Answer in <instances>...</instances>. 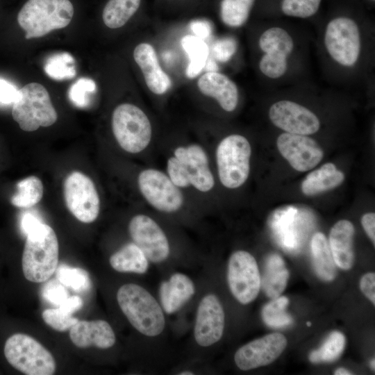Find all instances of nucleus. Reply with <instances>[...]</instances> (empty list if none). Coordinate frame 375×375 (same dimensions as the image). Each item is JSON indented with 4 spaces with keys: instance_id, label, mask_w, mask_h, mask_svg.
<instances>
[{
    "instance_id": "f257e3e1",
    "label": "nucleus",
    "mask_w": 375,
    "mask_h": 375,
    "mask_svg": "<svg viewBox=\"0 0 375 375\" xmlns=\"http://www.w3.org/2000/svg\"><path fill=\"white\" fill-rule=\"evenodd\" d=\"M165 172L181 189L192 187L206 193L215 186L207 152L199 143L176 147L167 160Z\"/></svg>"
},
{
    "instance_id": "f03ea898",
    "label": "nucleus",
    "mask_w": 375,
    "mask_h": 375,
    "mask_svg": "<svg viewBox=\"0 0 375 375\" xmlns=\"http://www.w3.org/2000/svg\"><path fill=\"white\" fill-rule=\"evenodd\" d=\"M76 12L72 0H26L17 14L26 39L42 37L67 26Z\"/></svg>"
},
{
    "instance_id": "7ed1b4c3",
    "label": "nucleus",
    "mask_w": 375,
    "mask_h": 375,
    "mask_svg": "<svg viewBox=\"0 0 375 375\" xmlns=\"http://www.w3.org/2000/svg\"><path fill=\"white\" fill-rule=\"evenodd\" d=\"M58 255L56 233L41 223L26 235L22 260L25 278L33 283L47 281L56 272Z\"/></svg>"
},
{
    "instance_id": "20e7f679",
    "label": "nucleus",
    "mask_w": 375,
    "mask_h": 375,
    "mask_svg": "<svg viewBox=\"0 0 375 375\" xmlns=\"http://www.w3.org/2000/svg\"><path fill=\"white\" fill-rule=\"evenodd\" d=\"M117 300L128 322L140 333L155 337L163 331L162 308L146 289L135 283L124 284L117 291Z\"/></svg>"
},
{
    "instance_id": "39448f33",
    "label": "nucleus",
    "mask_w": 375,
    "mask_h": 375,
    "mask_svg": "<svg viewBox=\"0 0 375 375\" xmlns=\"http://www.w3.org/2000/svg\"><path fill=\"white\" fill-rule=\"evenodd\" d=\"M362 34L358 23L347 16L331 19L323 32V46L328 58L343 69L354 68L362 51Z\"/></svg>"
},
{
    "instance_id": "423d86ee",
    "label": "nucleus",
    "mask_w": 375,
    "mask_h": 375,
    "mask_svg": "<svg viewBox=\"0 0 375 375\" xmlns=\"http://www.w3.org/2000/svg\"><path fill=\"white\" fill-rule=\"evenodd\" d=\"M111 127L114 137L125 151L139 153L150 144L153 129L148 115L138 106L122 103L112 111Z\"/></svg>"
},
{
    "instance_id": "0eeeda50",
    "label": "nucleus",
    "mask_w": 375,
    "mask_h": 375,
    "mask_svg": "<svg viewBox=\"0 0 375 375\" xmlns=\"http://www.w3.org/2000/svg\"><path fill=\"white\" fill-rule=\"evenodd\" d=\"M13 119L25 131H34L40 126L53 125L57 120L55 110L47 89L38 83H30L18 90L13 102Z\"/></svg>"
},
{
    "instance_id": "6e6552de",
    "label": "nucleus",
    "mask_w": 375,
    "mask_h": 375,
    "mask_svg": "<svg viewBox=\"0 0 375 375\" xmlns=\"http://www.w3.org/2000/svg\"><path fill=\"white\" fill-rule=\"evenodd\" d=\"M251 147L246 137L238 133L222 138L216 148L218 178L228 189H236L247 180L250 172Z\"/></svg>"
},
{
    "instance_id": "1a4fd4ad",
    "label": "nucleus",
    "mask_w": 375,
    "mask_h": 375,
    "mask_svg": "<svg viewBox=\"0 0 375 375\" xmlns=\"http://www.w3.org/2000/svg\"><path fill=\"white\" fill-rule=\"evenodd\" d=\"M257 44L262 53L258 61L260 72L271 80L283 78L288 71L290 58L295 49L291 33L281 26H272L260 34Z\"/></svg>"
},
{
    "instance_id": "9d476101",
    "label": "nucleus",
    "mask_w": 375,
    "mask_h": 375,
    "mask_svg": "<svg viewBox=\"0 0 375 375\" xmlns=\"http://www.w3.org/2000/svg\"><path fill=\"white\" fill-rule=\"evenodd\" d=\"M4 355L15 369L27 375H51L56 364L53 355L32 337L16 333L8 338Z\"/></svg>"
},
{
    "instance_id": "9b49d317",
    "label": "nucleus",
    "mask_w": 375,
    "mask_h": 375,
    "mask_svg": "<svg viewBox=\"0 0 375 375\" xmlns=\"http://www.w3.org/2000/svg\"><path fill=\"white\" fill-rule=\"evenodd\" d=\"M138 189L145 201L154 209L164 213L178 211L184 204L181 189L166 172L156 168L142 169L138 176Z\"/></svg>"
},
{
    "instance_id": "f8f14e48",
    "label": "nucleus",
    "mask_w": 375,
    "mask_h": 375,
    "mask_svg": "<svg viewBox=\"0 0 375 375\" xmlns=\"http://www.w3.org/2000/svg\"><path fill=\"white\" fill-rule=\"evenodd\" d=\"M259 269L254 257L238 250L231 254L227 267V281L235 299L246 305L256 299L261 287Z\"/></svg>"
},
{
    "instance_id": "ddd939ff",
    "label": "nucleus",
    "mask_w": 375,
    "mask_h": 375,
    "mask_svg": "<svg viewBox=\"0 0 375 375\" xmlns=\"http://www.w3.org/2000/svg\"><path fill=\"white\" fill-rule=\"evenodd\" d=\"M64 197L70 212L80 222H93L100 210L99 197L93 181L80 172L69 174L64 182Z\"/></svg>"
},
{
    "instance_id": "4468645a",
    "label": "nucleus",
    "mask_w": 375,
    "mask_h": 375,
    "mask_svg": "<svg viewBox=\"0 0 375 375\" xmlns=\"http://www.w3.org/2000/svg\"><path fill=\"white\" fill-rule=\"evenodd\" d=\"M268 116L275 126L293 134L312 135L321 126L319 119L311 110L288 99L272 103L269 108Z\"/></svg>"
},
{
    "instance_id": "2eb2a0df",
    "label": "nucleus",
    "mask_w": 375,
    "mask_h": 375,
    "mask_svg": "<svg viewBox=\"0 0 375 375\" xmlns=\"http://www.w3.org/2000/svg\"><path fill=\"white\" fill-rule=\"evenodd\" d=\"M128 232L133 242L151 262L158 263L168 258L170 247L167 237L151 217L144 214L133 217L128 224Z\"/></svg>"
},
{
    "instance_id": "dca6fc26",
    "label": "nucleus",
    "mask_w": 375,
    "mask_h": 375,
    "mask_svg": "<svg viewBox=\"0 0 375 375\" xmlns=\"http://www.w3.org/2000/svg\"><path fill=\"white\" fill-rule=\"evenodd\" d=\"M133 58L151 94L162 97L171 91L173 80L162 67L156 49L151 42L142 41L138 43L133 49Z\"/></svg>"
},
{
    "instance_id": "f3484780",
    "label": "nucleus",
    "mask_w": 375,
    "mask_h": 375,
    "mask_svg": "<svg viewBox=\"0 0 375 375\" xmlns=\"http://www.w3.org/2000/svg\"><path fill=\"white\" fill-rule=\"evenodd\" d=\"M276 146L281 156L299 172L313 169L324 157L321 147L308 135L284 132L277 138Z\"/></svg>"
},
{
    "instance_id": "a211bd4d",
    "label": "nucleus",
    "mask_w": 375,
    "mask_h": 375,
    "mask_svg": "<svg viewBox=\"0 0 375 375\" xmlns=\"http://www.w3.org/2000/svg\"><path fill=\"white\" fill-rule=\"evenodd\" d=\"M287 344L280 333L266 335L239 348L234 356L235 365L243 371L267 365L279 357Z\"/></svg>"
},
{
    "instance_id": "6ab92c4d",
    "label": "nucleus",
    "mask_w": 375,
    "mask_h": 375,
    "mask_svg": "<svg viewBox=\"0 0 375 375\" xmlns=\"http://www.w3.org/2000/svg\"><path fill=\"white\" fill-rule=\"evenodd\" d=\"M225 324L223 306L213 294L205 295L200 301L196 314L194 336L203 347L217 343L222 337Z\"/></svg>"
},
{
    "instance_id": "aec40b11",
    "label": "nucleus",
    "mask_w": 375,
    "mask_h": 375,
    "mask_svg": "<svg viewBox=\"0 0 375 375\" xmlns=\"http://www.w3.org/2000/svg\"><path fill=\"white\" fill-rule=\"evenodd\" d=\"M196 89L203 97L215 101L225 112H232L240 101V90L235 82L217 70L206 71L195 82Z\"/></svg>"
},
{
    "instance_id": "412c9836",
    "label": "nucleus",
    "mask_w": 375,
    "mask_h": 375,
    "mask_svg": "<svg viewBox=\"0 0 375 375\" xmlns=\"http://www.w3.org/2000/svg\"><path fill=\"white\" fill-rule=\"evenodd\" d=\"M69 338L73 344L79 348L96 347L108 349L116 340L114 331L104 320L78 321L69 329Z\"/></svg>"
},
{
    "instance_id": "4be33fe9",
    "label": "nucleus",
    "mask_w": 375,
    "mask_h": 375,
    "mask_svg": "<svg viewBox=\"0 0 375 375\" xmlns=\"http://www.w3.org/2000/svg\"><path fill=\"white\" fill-rule=\"evenodd\" d=\"M354 235V226L347 219L337 222L330 231L328 245L336 266L341 269L349 270L353 265Z\"/></svg>"
},
{
    "instance_id": "5701e85b",
    "label": "nucleus",
    "mask_w": 375,
    "mask_h": 375,
    "mask_svg": "<svg viewBox=\"0 0 375 375\" xmlns=\"http://www.w3.org/2000/svg\"><path fill=\"white\" fill-rule=\"evenodd\" d=\"M195 288L190 277L181 273L172 274L160 283L159 294L162 308L167 314L178 310L194 294Z\"/></svg>"
},
{
    "instance_id": "b1692460",
    "label": "nucleus",
    "mask_w": 375,
    "mask_h": 375,
    "mask_svg": "<svg viewBox=\"0 0 375 375\" xmlns=\"http://www.w3.org/2000/svg\"><path fill=\"white\" fill-rule=\"evenodd\" d=\"M144 0H106L101 9V19L110 29H118L142 13Z\"/></svg>"
},
{
    "instance_id": "393cba45",
    "label": "nucleus",
    "mask_w": 375,
    "mask_h": 375,
    "mask_svg": "<svg viewBox=\"0 0 375 375\" xmlns=\"http://www.w3.org/2000/svg\"><path fill=\"white\" fill-rule=\"evenodd\" d=\"M344 178V173L335 164L327 162L306 176L301 190L306 196H315L337 188Z\"/></svg>"
},
{
    "instance_id": "a878e982",
    "label": "nucleus",
    "mask_w": 375,
    "mask_h": 375,
    "mask_svg": "<svg viewBox=\"0 0 375 375\" xmlns=\"http://www.w3.org/2000/svg\"><path fill=\"white\" fill-rule=\"evenodd\" d=\"M312 265L317 276L324 281L335 279L336 265L326 236L320 232L315 233L310 242Z\"/></svg>"
},
{
    "instance_id": "bb28decb",
    "label": "nucleus",
    "mask_w": 375,
    "mask_h": 375,
    "mask_svg": "<svg viewBox=\"0 0 375 375\" xmlns=\"http://www.w3.org/2000/svg\"><path fill=\"white\" fill-rule=\"evenodd\" d=\"M289 272L282 258L276 254L269 256L266 260L261 286L271 299L279 297L288 284Z\"/></svg>"
},
{
    "instance_id": "cd10ccee",
    "label": "nucleus",
    "mask_w": 375,
    "mask_h": 375,
    "mask_svg": "<svg viewBox=\"0 0 375 375\" xmlns=\"http://www.w3.org/2000/svg\"><path fill=\"white\" fill-rule=\"evenodd\" d=\"M111 267L119 272L144 274L149 267V260L133 242L123 246L109 259Z\"/></svg>"
},
{
    "instance_id": "c85d7f7f",
    "label": "nucleus",
    "mask_w": 375,
    "mask_h": 375,
    "mask_svg": "<svg viewBox=\"0 0 375 375\" xmlns=\"http://www.w3.org/2000/svg\"><path fill=\"white\" fill-rule=\"evenodd\" d=\"M256 0H219L218 14L222 24L239 28L249 20Z\"/></svg>"
},
{
    "instance_id": "c756f323",
    "label": "nucleus",
    "mask_w": 375,
    "mask_h": 375,
    "mask_svg": "<svg viewBox=\"0 0 375 375\" xmlns=\"http://www.w3.org/2000/svg\"><path fill=\"white\" fill-rule=\"evenodd\" d=\"M17 192L11 198V203L17 207L29 208L37 204L43 195V185L40 179L31 176L19 181Z\"/></svg>"
},
{
    "instance_id": "7c9ffc66",
    "label": "nucleus",
    "mask_w": 375,
    "mask_h": 375,
    "mask_svg": "<svg viewBox=\"0 0 375 375\" xmlns=\"http://www.w3.org/2000/svg\"><path fill=\"white\" fill-rule=\"evenodd\" d=\"M345 342L346 339L343 333L340 331H333L319 349L310 353V361L313 363H320L336 360L344 349Z\"/></svg>"
},
{
    "instance_id": "2f4dec72",
    "label": "nucleus",
    "mask_w": 375,
    "mask_h": 375,
    "mask_svg": "<svg viewBox=\"0 0 375 375\" xmlns=\"http://www.w3.org/2000/svg\"><path fill=\"white\" fill-rule=\"evenodd\" d=\"M289 300L285 297H278L266 304L261 315L264 322L271 327H283L292 323V318L286 312Z\"/></svg>"
},
{
    "instance_id": "473e14b6",
    "label": "nucleus",
    "mask_w": 375,
    "mask_h": 375,
    "mask_svg": "<svg viewBox=\"0 0 375 375\" xmlns=\"http://www.w3.org/2000/svg\"><path fill=\"white\" fill-rule=\"evenodd\" d=\"M56 272L60 283L77 292H86L91 288L90 276L82 268L70 267L62 264L57 267Z\"/></svg>"
},
{
    "instance_id": "72a5a7b5",
    "label": "nucleus",
    "mask_w": 375,
    "mask_h": 375,
    "mask_svg": "<svg viewBox=\"0 0 375 375\" xmlns=\"http://www.w3.org/2000/svg\"><path fill=\"white\" fill-rule=\"evenodd\" d=\"M44 70L49 76L56 80L72 78L76 74L74 60L67 52L54 54L49 58Z\"/></svg>"
},
{
    "instance_id": "f704fd0d",
    "label": "nucleus",
    "mask_w": 375,
    "mask_h": 375,
    "mask_svg": "<svg viewBox=\"0 0 375 375\" xmlns=\"http://www.w3.org/2000/svg\"><path fill=\"white\" fill-rule=\"evenodd\" d=\"M322 0H282L281 10L288 17L306 19L317 13Z\"/></svg>"
},
{
    "instance_id": "c9c22d12",
    "label": "nucleus",
    "mask_w": 375,
    "mask_h": 375,
    "mask_svg": "<svg viewBox=\"0 0 375 375\" xmlns=\"http://www.w3.org/2000/svg\"><path fill=\"white\" fill-rule=\"evenodd\" d=\"M42 317L48 326L60 332L69 330L78 321L60 308L44 310L42 313Z\"/></svg>"
},
{
    "instance_id": "e433bc0d",
    "label": "nucleus",
    "mask_w": 375,
    "mask_h": 375,
    "mask_svg": "<svg viewBox=\"0 0 375 375\" xmlns=\"http://www.w3.org/2000/svg\"><path fill=\"white\" fill-rule=\"evenodd\" d=\"M95 89L96 85L93 80L88 78H80L69 88V99L78 107H86L89 103L90 95Z\"/></svg>"
},
{
    "instance_id": "4c0bfd02",
    "label": "nucleus",
    "mask_w": 375,
    "mask_h": 375,
    "mask_svg": "<svg viewBox=\"0 0 375 375\" xmlns=\"http://www.w3.org/2000/svg\"><path fill=\"white\" fill-rule=\"evenodd\" d=\"M206 0H155L157 9L171 13L193 10Z\"/></svg>"
},
{
    "instance_id": "58836bf2",
    "label": "nucleus",
    "mask_w": 375,
    "mask_h": 375,
    "mask_svg": "<svg viewBox=\"0 0 375 375\" xmlns=\"http://www.w3.org/2000/svg\"><path fill=\"white\" fill-rule=\"evenodd\" d=\"M42 296L50 303L59 306L67 299L68 293L61 283L51 281L44 286Z\"/></svg>"
},
{
    "instance_id": "ea45409f",
    "label": "nucleus",
    "mask_w": 375,
    "mask_h": 375,
    "mask_svg": "<svg viewBox=\"0 0 375 375\" xmlns=\"http://www.w3.org/2000/svg\"><path fill=\"white\" fill-rule=\"evenodd\" d=\"M237 49L236 42L232 38H224L219 40L214 50L217 59L222 62L229 60Z\"/></svg>"
},
{
    "instance_id": "a19ab883",
    "label": "nucleus",
    "mask_w": 375,
    "mask_h": 375,
    "mask_svg": "<svg viewBox=\"0 0 375 375\" xmlns=\"http://www.w3.org/2000/svg\"><path fill=\"white\" fill-rule=\"evenodd\" d=\"M360 288L369 300L375 305V274L368 272L360 281Z\"/></svg>"
},
{
    "instance_id": "79ce46f5",
    "label": "nucleus",
    "mask_w": 375,
    "mask_h": 375,
    "mask_svg": "<svg viewBox=\"0 0 375 375\" xmlns=\"http://www.w3.org/2000/svg\"><path fill=\"white\" fill-rule=\"evenodd\" d=\"M18 90L8 81L0 78V104L13 103Z\"/></svg>"
},
{
    "instance_id": "37998d69",
    "label": "nucleus",
    "mask_w": 375,
    "mask_h": 375,
    "mask_svg": "<svg viewBox=\"0 0 375 375\" xmlns=\"http://www.w3.org/2000/svg\"><path fill=\"white\" fill-rule=\"evenodd\" d=\"M362 226L370 238L373 245L375 244V214L374 212H367L361 218Z\"/></svg>"
},
{
    "instance_id": "c03bdc74",
    "label": "nucleus",
    "mask_w": 375,
    "mask_h": 375,
    "mask_svg": "<svg viewBox=\"0 0 375 375\" xmlns=\"http://www.w3.org/2000/svg\"><path fill=\"white\" fill-rule=\"evenodd\" d=\"M83 300L78 296L74 295L67 299L60 304L58 308L63 310L69 314H72L78 310H80L83 306Z\"/></svg>"
},
{
    "instance_id": "a18cd8bd",
    "label": "nucleus",
    "mask_w": 375,
    "mask_h": 375,
    "mask_svg": "<svg viewBox=\"0 0 375 375\" xmlns=\"http://www.w3.org/2000/svg\"><path fill=\"white\" fill-rule=\"evenodd\" d=\"M42 222L31 213L24 215L21 222V228L25 234H28Z\"/></svg>"
},
{
    "instance_id": "49530a36",
    "label": "nucleus",
    "mask_w": 375,
    "mask_h": 375,
    "mask_svg": "<svg viewBox=\"0 0 375 375\" xmlns=\"http://www.w3.org/2000/svg\"><path fill=\"white\" fill-rule=\"evenodd\" d=\"M334 374L335 375H349L353 374L350 371L347 370V369L344 367H340L338 368L335 371Z\"/></svg>"
},
{
    "instance_id": "de8ad7c7",
    "label": "nucleus",
    "mask_w": 375,
    "mask_h": 375,
    "mask_svg": "<svg viewBox=\"0 0 375 375\" xmlns=\"http://www.w3.org/2000/svg\"><path fill=\"white\" fill-rule=\"evenodd\" d=\"M179 374H181V375H192V374H194V373L192 372H191V371L185 370V371L181 372V373Z\"/></svg>"
},
{
    "instance_id": "09e8293b",
    "label": "nucleus",
    "mask_w": 375,
    "mask_h": 375,
    "mask_svg": "<svg viewBox=\"0 0 375 375\" xmlns=\"http://www.w3.org/2000/svg\"><path fill=\"white\" fill-rule=\"evenodd\" d=\"M369 365H370L371 369H372L373 371H374V369H375V360H374V358H372V359L370 360Z\"/></svg>"
},
{
    "instance_id": "8fccbe9b",
    "label": "nucleus",
    "mask_w": 375,
    "mask_h": 375,
    "mask_svg": "<svg viewBox=\"0 0 375 375\" xmlns=\"http://www.w3.org/2000/svg\"><path fill=\"white\" fill-rule=\"evenodd\" d=\"M311 324H311L310 322H306V325H307L308 326H310Z\"/></svg>"
},
{
    "instance_id": "3c124183",
    "label": "nucleus",
    "mask_w": 375,
    "mask_h": 375,
    "mask_svg": "<svg viewBox=\"0 0 375 375\" xmlns=\"http://www.w3.org/2000/svg\"><path fill=\"white\" fill-rule=\"evenodd\" d=\"M371 1H374V0H371Z\"/></svg>"
}]
</instances>
